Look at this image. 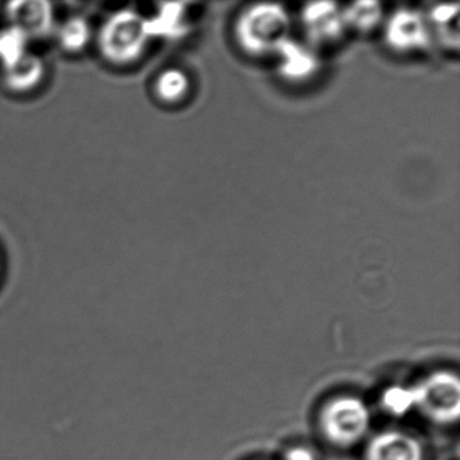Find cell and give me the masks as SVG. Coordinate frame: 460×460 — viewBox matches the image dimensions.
<instances>
[{
	"mask_svg": "<svg viewBox=\"0 0 460 460\" xmlns=\"http://www.w3.org/2000/svg\"><path fill=\"white\" fill-rule=\"evenodd\" d=\"M187 90V79L179 71H166L158 77L157 93L164 101H177Z\"/></svg>",
	"mask_w": 460,
	"mask_h": 460,
	"instance_id": "cell-10",
	"label": "cell"
},
{
	"mask_svg": "<svg viewBox=\"0 0 460 460\" xmlns=\"http://www.w3.org/2000/svg\"><path fill=\"white\" fill-rule=\"evenodd\" d=\"M424 448L413 436L401 430H387L371 438L366 460H424Z\"/></svg>",
	"mask_w": 460,
	"mask_h": 460,
	"instance_id": "cell-5",
	"label": "cell"
},
{
	"mask_svg": "<svg viewBox=\"0 0 460 460\" xmlns=\"http://www.w3.org/2000/svg\"><path fill=\"white\" fill-rule=\"evenodd\" d=\"M416 409L430 421L454 424L460 414V382L449 371H436L414 385Z\"/></svg>",
	"mask_w": 460,
	"mask_h": 460,
	"instance_id": "cell-3",
	"label": "cell"
},
{
	"mask_svg": "<svg viewBox=\"0 0 460 460\" xmlns=\"http://www.w3.org/2000/svg\"><path fill=\"white\" fill-rule=\"evenodd\" d=\"M284 460H317L316 455L306 447H293L285 454Z\"/></svg>",
	"mask_w": 460,
	"mask_h": 460,
	"instance_id": "cell-12",
	"label": "cell"
},
{
	"mask_svg": "<svg viewBox=\"0 0 460 460\" xmlns=\"http://www.w3.org/2000/svg\"><path fill=\"white\" fill-rule=\"evenodd\" d=\"M392 34L398 45H411V42L416 41V40L417 42L420 41L421 25L411 15H403V17L398 18L397 23L393 26Z\"/></svg>",
	"mask_w": 460,
	"mask_h": 460,
	"instance_id": "cell-11",
	"label": "cell"
},
{
	"mask_svg": "<svg viewBox=\"0 0 460 460\" xmlns=\"http://www.w3.org/2000/svg\"><path fill=\"white\" fill-rule=\"evenodd\" d=\"M147 40L146 20L133 10H120L102 26L98 44L107 61L126 66L141 58Z\"/></svg>",
	"mask_w": 460,
	"mask_h": 460,
	"instance_id": "cell-1",
	"label": "cell"
},
{
	"mask_svg": "<svg viewBox=\"0 0 460 460\" xmlns=\"http://www.w3.org/2000/svg\"><path fill=\"white\" fill-rule=\"evenodd\" d=\"M10 25L22 31L31 39H42L52 33L55 12L45 0H15L6 6Z\"/></svg>",
	"mask_w": 460,
	"mask_h": 460,
	"instance_id": "cell-4",
	"label": "cell"
},
{
	"mask_svg": "<svg viewBox=\"0 0 460 460\" xmlns=\"http://www.w3.org/2000/svg\"><path fill=\"white\" fill-rule=\"evenodd\" d=\"M93 39L90 23L82 17H74L66 21L58 31V42L61 48L69 53L84 50Z\"/></svg>",
	"mask_w": 460,
	"mask_h": 460,
	"instance_id": "cell-8",
	"label": "cell"
},
{
	"mask_svg": "<svg viewBox=\"0 0 460 460\" xmlns=\"http://www.w3.org/2000/svg\"><path fill=\"white\" fill-rule=\"evenodd\" d=\"M370 409L352 395L333 398L323 408L320 427L333 446L349 448L363 440L370 429Z\"/></svg>",
	"mask_w": 460,
	"mask_h": 460,
	"instance_id": "cell-2",
	"label": "cell"
},
{
	"mask_svg": "<svg viewBox=\"0 0 460 460\" xmlns=\"http://www.w3.org/2000/svg\"><path fill=\"white\" fill-rule=\"evenodd\" d=\"M382 406L393 416H405L416 409V394L413 386L394 385L387 387L381 397Z\"/></svg>",
	"mask_w": 460,
	"mask_h": 460,
	"instance_id": "cell-9",
	"label": "cell"
},
{
	"mask_svg": "<svg viewBox=\"0 0 460 460\" xmlns=\"http://www.w3.org/2000/svg\"><path fill=\"white\" fill-rule=\"evenodd\" d=\"M29 37L15 26L0 29V63L4 69L28 55Z\"/></svg>",
	"mask_w": 460,
	"mask_h": 460,
	"instance_id": "cell-7",
	"label": "cell"
},
{
	"mask_svg": "<svg viewBox=\"0 0 460 460\" xmlns=\"http://www.w3.org/2000/svg\"><path fill=\"white\" fill-rule=\"evenodd\" d=\"M44 76V61L28 53L15 66L4 69V80L10 91L22 93L34 90L42 82Z\"/></svg>",
	"mask_w": 460,
	"mask_h": 460,
	"instance_id": "cell-6",
	"label": "cell"
}]
</instances>
